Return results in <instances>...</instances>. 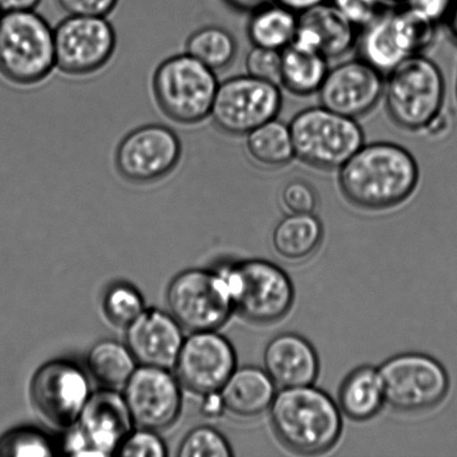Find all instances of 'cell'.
<instances>
[{"mask_svg": "<svg viewBox=\"0 0 457 457\" xmlns=\"http://www.w3.org/2000/svg\"><path fill=\"white\" fill-rule=\"evenodd\" d=\"M420 169L414 155L392 142L364 145L343 167L338 182L357 208L378 212L396 207L414 194Z\"/></svg>", "mask_w": 457, "mask_h": 457, "instance_id": "cell-1", "label": "cell"}, {"mask_svg": "<svg viewBox=\"0 0 457 457\" xmlns=\"http://www.w3.org/2000/svg\"><path fill=\"white\" fill-rule=\"evenodd\" d=\"M269 414L278 440L294 453H325L337 445L342 436L343 418L338 404L312 385L281 388Z\"/></svg>", "mask_w": 457, "mask_h": 457, "instance_id": "cell-2", "label": "cell"}, {"mask_svg": "<svg viewBox=\"0 0 457 457\" xmlns=\"http://www.w3.org/2000/svg\"><path fill=\"white\" fill-rule=\"evenodd\" d=\"M445 91L440 67L418 54L389 71L384 96L394 122L410 131H419L427 129L442 114Z\"/></svg>", "mask_w": 457, "mask_h": 457, "instance_id": "cell-3", "label": "cell"}, {"mask_svg": "<svg viewBox=\"0 0 457 457\" xmlns=\"http://www.w3.org/2000/svg\"><path fill=\"white\" fill-rule=\"evenodd\" d=\"M55 62L54 29L34 11L4 12L0 17V75L30 87L52 73Z\"/></svg>", "mask_w": 457, "mask_h": 457, "instance_id": "cell-4", "label": "cell"}, {"mask_svg": "<svg viewBox=\"0 0 457 457\" xmlns=\"http://www.w3.org/2000/svg\"><path fill=\"white\" fill-rule=\"evenodd\" d=\"M222 273L233 311L246 321L270 325L288 315L294 306L293 281L276 263L263 259L242 260Z\"/></svg>", "mask_w": 457, "mask_h": 457, "instance_id": "cell-5", "label": "cell"}, {"mask_svg": "<svg viewBox=\"0 0 457 457\" xmlns=\"http://www.w3.org/2000/svg\"><path fill=\"white\" fill-rule=\"evenodd\" d=\"M295 158L318 169H339L365 145L356 119L324 106L299 112L289 123Z\"/></svg>", "mask_w": 457, "mask_h": 457, "instance_id": "cell-6", "label": "cell"}, {"mask_svg": "<svg viewBox=\"0 0 457 457\" xmlns=\"http://www.w3.org/2000/svg\"><path fill=\"white\" fill-rule=\"evenodd\" d=\"M219 87L216 71L189 54L168 58L155 71L154 93L173 122L195 124L212 113Z\"/></svg>", "mask_w": 457, "mask_h": 457, "instance_id": "cell-7", "label": "cell"}, {"mask_svg": "<svg viewBox=\"0 0 457 457\" xmlns=\"http://www.w3.org/2000/svg\"><path fill=\"white\" fill-rule=\"evenodd\" d=\"M437 22L409 4L393 7L365 27L360 42L361 58L388 74L406 58L431 46Z\"/></svg>", "mask_w": 457, "mask_h": 457, "instance_id": "cell-8", "label": "cell"}, {"mask_svg": "<svg viewBox=\"0 0 457 457\" xmlns=\"http://www.w3.org/2000/svg\"><path fill=\"white\" fill-rule=\"evenodd\" d=\"M385 401L404 413H419L440 405L449 393L450 378L445 366L425 353H404L378 367Z\"/></svg>", "mask_w": 457, "mask_h": 457, "instance_id": "cell-9", "label": "cell"}, {"mask_svg": "<svg viewBox=\"0 0 457 457\" xmlns=\"http://www.w3.org/2000/svg\"><path fill=\"white\" fill-rule=\"evenodd\" d=\"M167 302L174 320L191 333L216 331L235 312L223 273L204 269L179 273L169 285Z\"/></svg>", "mask_w": 457, "mask_h": 457, "instance_id": "cell-10", "label": "cell"}, {"mask_svg": "<svg viewBox=\"0 0 457 457\" xmlns=\"http://www.w3.org/2000/svg\"><path fill=\"white\" fill-rule=\"evenodd\" d=\"M281 105L278 84L250 75L235 76L219 84L210 115L221 131L242 136L277 119Z\"/></svg>", "mask_w": 457, "mask_h": 457, "instance_id": "cell-11", "label": "cell"}, {"mask_svg": "<svg viewBox=\"0 0 457 457\" xmlns=\"http://www.w3.org/2000/svg\"><path fill=\"white\" fill-rule=\"evenodd\" d=\"M88 379L74 362L52 361L40 367L30 384V398L38 414L52 427L71 428L91 397Z\"/></svg>", "mask_w": 457, "mask_h": 457, "instance_id": "cell-12", "label": "cell"}, {"mask_svg": "<svg viewBox=\"0 0 457 457\" xmlns=\"http://www.w3.org/2000/svg\"><path fill=\"white\" fill-rule=\"evenodd\" d=\"M56 67L69 75L96 73L116 48L113 26L105 17L70 16L54 29Z\"/></svg>", "mask_w": 457, "mask_h": 457, "instance_id": "cell-13", "label": "cell"}, {"mask_svg": "<svg viewBox=\"0 0 457 457\" xmlns=\"http://www.w3.org/2000/svg\"><path fill=\"white\" fill-rule=\"evenodd\" d=\"M182 145L173 129L149 124L134 129L120 141L115 165L125 180L149 185L162 180L180 162Z\"/></svg>", "mask_w": 457, "mask_h": 457, "instance_id": "cell-14", "label": "cell"}, {"mask_svg": "<svg viewBox=\"0 0 457 457\" xmlns=\"http://www.w3.org/2000/svg\"><path fill=\"white\" fill-rule=\"evenodd\" d=\"M173 369L181 386L204 397L225 386L237 369L236 351L217 330L198 331L185 339Z\"/></svg>", "mask_w": 457, "mask_h": 457, "instance_id": "cell-15", "label": "cell"}, {"mask_svg": "<svg viewBox=\"0 0 457 457\" xmlns=\"http://www.w3.org/2000/svg\"><path fill=\"white\" fill-rule=\"evenodd\" d=\"M123 396L133 423L140 428L161 431L180 415L181 384L169 370L141 365L125 385Z\"/></svg>", "mask_w": 457, "mask_h": 457, "instance_id": "cell-16", "label": "cell"}, {"mask_svg": "<svg viewBox=\"0 0 457 457\" xmlns=\"http://www.w3.org/2000/svg\"><path fill=\"white\" fill-rule=\"evenodd\" d=\"M384 74L365 60L336 65L320 88L321 106L348 118L370 113L384 96Z\"/></svg>", "mask_w": 457, "mask_h": 457, "instance_id": "cell-17", "label": "cell"}, {"mask_svg": "<svg viewBox=\"0 0 457 457\" xmlns=\"http://www.w3.org/2000/svg\"><path fill=\"white\" fill-rule=\"evenodd\" d=\"M78 424L76 429L84 442V455L89 456L116 454L134 425L124 396L111 388L92 394Z\"/></svg>", "mask_w": 457, "mask_h": 457, "instance_id": "cell-18", "label": "cell"}, {"mask_svg": "<svg viewBox=\"0 0 457 457\" xmlns=\"http://www.w3.org/2000/svg\"><path fill=\"white\" fill-rule=\"evenodd\" d=\"M185 342L171 313L145 309L127 328V345L143 366L173 369Z\"/></svg>", "mask_w": 457, "mask_h": 457, "instance_id": "cell-19", "label": "cell"}, {"mask_svg": "<svg viewBox=\"0 0 457 457\" xmlns=\"http://www.w3.org/2000/svg\"><path fill=\"white\" fill-rule=\"evenodd\" d=\"M357 29L333 3H324L298 13L293 42L322 54L327 60L346 55L357 43Z\"/></svg>", "mask_w": 457, "mask_h": 457, "instance_id": "cell-20", "label": "cell"}, {"mask_svg": "<svg viewBox=\"0 0 457 457\" xmlns=\"http://www.w3.org/2000/svg\"><path fill=\"white\" fill-rule=\"evenodd\" d=\"M263 369L280 388L307 386L320 375V357L303 336L284 333L264 348Z\"/></svg>", "mask_w": 457, "mask_h": 457, "instance_id": "cell-21", "label": "cell"}, {"mask_svg": "<svg viewBox=\"0 0 457 457\" xmlns=\"http://www.w3.org/2000/svg\"><path fill=\"white\" fill-rule=\"evenodd\" d=\"M220 394L228 414L250 420L270 409L276 397L277 385L264 369L237 367Z\"/></svg>", "mask_w": 457, "mask_h": 457, "instance_id": "cell-22", "label": "cell"}, {"mask_svg": "<svg viewBox=\"0 0 457 457\" xmlns=\"http://www.w3.org/2000/svg\"><path fill=\"white\" fill-rule=\"evenodd\" d=\"M385 404L386 401L382 379L378 369L373 366L357 367L340 385L339 410L355 422L374 419Z\"/></svg>", "mask_w": 457, "mask_h": 457, "instance_id": "cell-23", "label": "cell"}, {"mask_svg": "<svg viewBox=\"0 0 457 457\" xmlns=\"http://www.w3.org/2000/svg\"><path fill=\"white\" fill-rule=\"evenodd\" d=\"M324 239V226L313 213H289L273 228L271 245L289 262L312 257Z\"/></svg>", "mask_w": 457, "mask_h": 457, "instance_id": "cell-24", "label": "cell"}, {"mask_svg": "<svg viewBox=\"0 0 457 457\" xmlns=\"http://www.w3.org/2000/svg\"><path fill=\"white\" fill-rule=\"evenodd\" d=\"M327 58L294 43L281 51L280 84L295 96H311L320 91L328 73Z\"/></svg>", "mask_w": 457, "mask_h": 457, "instance_id": "cell-25", "label": "cell"}, {"mask_svg": "<svg viewBox=\"0 0 457 457\" xmlns=\"http://www.w3.org/2000/svg\"><path fill=\"white\" fill-rule=\"evenodd\" d=\"M298 29V13L280 4H264L255 9L248 25L254 46L282 51L293 42Z\"/></svg>", "mask_w": 457, "mask_h": 457, "instance_id": "cell-26", "label": "cell"}, {"mask_svg": "<svg viewBox=\"0 0 457 457\" xmlns=\"http://www.w3.org/2000/svg\"><path fill=\"white\" fill-rule=\"evenodd\" d=\"M137 360L128 345L115 340H103L94 345L87 356L93 378L105 388L124 387L137 369Z\"/></svg>", "mask_w": 457, "mask_h": 457, "instance_id": "cell-27", "label": "cell"}, {"mask_svg": "<svg viewBox=\"0 0 457 457\" xmlns=\"http://www.w3.org/2000/svg\"><path fill=\"white\" fill-rule=\"evenodd\" d=\"M246 150L255 162L268 168L282 167L295 158L289 124L273 119L246 134Z\"/></svg>", "mask_w": 457, "mask_h": 457, "instance_id": "cell-28", "label": "cell"}, {"mask_svg": "<svg viewBox=\"0 0 457 457\" xmlns=\"http://www.w3.org/2000/svg\"><path fill=\"white\" fill-rule=\"evenodd\" d=\"M187 54L214 71L226 69L237 55L235 36L220 26L196 29L186 43Z\"/></svg>", "mask_w": 457, "mask_h": 457, "instance_id": "cell-29", "label": "cell"}, {"mask_svg": "<svg viewBox=\"0 0 457 457\" xmlns=\"http://www.w3.org/2000/svg\"><path fill=\"white\" fill-rule=\"evenodd\" d=\"M103 308L107 320L122 328H128L145 311L141 294L127 284L111 287L105 295Z\"/></svg>", "mask_w": 457, "mask_h": 457, "instance_id": "cell-30", "label": "cell"}, {"mask_svg": "<svg viewBox=\"0 0 457 457\" xmlns=\"http://www.w3.org/2000/svg\"><path fill=\"white\" fill-rule=\"evenodd\" d=\"M53 443L33 428H20L0 437V456H53Z\"/></svg>", "mask_w": 457, "mask_h": 457, "instance_id": "cell-31", "label": "cell"}, {"mask_svg": "<svg viewBox=\"0 0 457 457\" xmlns=\"http://www.w3.org/2000/svg\"><path fill=\"white\" fill-rule=\"evenodd\" d=\"M232 449L218 429L200 427L187 434L179 446L180 457H230Z\"/></svg>", "mask_w": 457, "mask_h": 457, "instance_id": "cell-32", "label": "cell"}, {"mask_svg": "<svg viewBox=\"0 0 457 457\" xmlns=\"http://www.w3.org/2000/svg\"><path fill=\"white\" fill-rule=\"evenodd\" d=\"M245 69L253 78L280 84L281 51L253 45L246 55Z\"/></svg>", "mask_w": 457, "mask_h": 457, "instance_id": "cell-33", "label": "cell"}, {"mask_svg": "<svg viewBox=\"0 0 457 457\" xmlns=\"http://www.w3.org/2000/svg\"><path fill=\"white\" fill-rule=\"evenodd\" d=\"M116 454L124 457H164L168 455V451L156 431L141 428L129 434Z\"/></svg>", "mask_w": 457, "mask_h": 457, "instance_id": "cell-34", "label": "cell"}, {"mask_svg": "<svg viewBox=\"0 0 457 457\" xmlns=\"http://www.w3.org/2000/svg\"><path fill=\"white\" fill-rule=\"evenodd\" d=\"M280 200L289 213H313L318 204L316 190L302 179L287 182L282 187Z\"/></svg>", "mask_w": 457, "mask_h": 457, "instance_id": "cell-35", "label": "cell"}, {"mask_svg": "<svg viewBox=\"0 0 457 457\" xmlns=\"http://www.w3.org/2000/svg\"><path fill=\"white\" fill-rule=\"evenodd\" d=\"M331 3L358 29H365L393 8L384 0H331Z\"/></svg>", "mask_w": 457, "mask_h": 457, "instance_id": "cell-36", "label": "cell"}, {"mask_svg": "<svg viewBox=\"0 0 457 457\" xmlns=\"http://www.w3.org/2000/svg\"><path fill=\"white\" fill-rule=\"evenodd\" d=\"M119 0H57L70 16L106 17L114 11Z\"/></svg>", "mask_w": 457, "mask_h": 457, "instance_id": "cell-37", "label": "cell"}, {"mask_svg": "<svg viewBox=\"0 0 457 457\" xmlns=\"http://www.w3.org/2000/svg\"><path fill=\"white\" fill-rule=\"evenodd\" d=\"M453 0H409L406 4L438 22L445 20Z\"/></svg>", "mask_w": 457, "mask_h": 457, "instance_id": "cell-38", "label": "cell"}, {"mask_svg": "<svg viewBox=\"0 0 457 457\" xmlns=\"http://www.w3.org/2000/svg\"><path fill=\"white\" fill-rule=\"evenodd\" d=\"M203 406L201 413L208 419H217L225 413V404H223L220 392L208 394L203 397Z\"/></svg>", "mask_w": 457, "mask_h": 457, "instance_id": "cell-39", "label": "cell"}, {"mask_svg": "<svg viewBox=\"0 0 457 457\" xmlns=\"http://www.w3.org/2000/svg\"><path fill=\"white\" fill-rule=\"evenodd\" d=\"M40 0H0V12H13L34 11Z\"/></svg>", "mask_w": 457, "mask_h": 457, "instance_id": "cell-40", "label": "cell"}, {"mask_svg": "<svg viewBox=\"0 0 457 457\" xmlns=\"http://www.w3.org/2000/svg\"><path fill=\"white\" fill-rule=\"evenodd\" d=\"M272 2L290 9L295 13H300L309 8L318 6V4L329 2V0H272Z\"/></svg>", "mask_w": 457, "mask_h": 457, "instance_id": "cell-41", "label": "cell"}, {"mask_svg": "<svg viewBox=\"0 0 457 457\" xmlns=\"http://www.w3.org/2000/svg\"><path fill=\"white\" fill-rule=\"evenodd\" d=\"M231 7L237 9V11L250 12L255 11L260 7L267 4L269 0H226Z\"/></svg>", "mask_w": 457, "mask_h": 457, "instance_id": "cell-42", "label": "cell"}, {"mask_svg": "<svg viewBox=\"0 0 457 457\" xmlns=\"http://www.w3.org/2000/svg\"><path fill=\"white\" fill-rule=\"evenodd\" d=\"M445 21L449 27L450 33L457 40V0H453Z\"/></svg>", "mask_w": 457, "mask_h": 457, "instance_id": "cell-43", "label": "cell"}, {"mask_svg": "<svg viewBox=\"0 0 457 457\" xmlns=\"http://www.w3.org/2000/svg\"><path fill=\"white\" fill-rule=\"evenodd\" d=\"M385 3L388 4L389 6L397 7L402 4H406L409 0H384Z\"/></svg>", "mask_w": 457, "mask_h": 457, "instance_id": "cell-44", "label": "cell"}, {"mask_svg": "<svg viewBox=\"0 0 457 457\" xmlns=\"http://www.w3.org/2000/svg\"><path fill=\"white\" fill-rule=\"evenodd\" d=\"M2 13H3V12H0V17H2Z\"/></svg>", "mask_w": 457, "mask_h": 457, "instance_id": "cell-45", "label": "cell"}, {"mask_svg": "<svg viewBox=\"0 0 457 457\" xmlns=\"http://www.w3.org/2000/svg\"><path fill=\"white\" fill-rule=\"evenodd\" d=\"M456 94H457V85H456Z\"/></svg>", "mask_w": 457, "mask_h": 457, "instance_id": "cell-46", "label": "cell"}]
</instances>
